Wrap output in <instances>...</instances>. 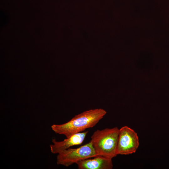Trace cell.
I'll use <instances>...</instances> for the list:
<instances>
[{"label":"cell","mask_w":169,"mask_h":169,"mask_svg":"<svg viewBox=\"0 0 169 169\" xmlns=\"http://www.w3.org/2000/svg\"><path fill=\"white\" fill-rule=\"evenodd\" d=\"M98 156L91 142L76 148H69L58 154L57 164L68 167L78 162Z\"/></svg>","instance_id":"obj_3"},{"label":"cell","mask_w":169,"mask_h":169,"mask_svg":"<svg viewBox=\"0 0 169 169\" xmlns=\"http://www.w3.org/2000/svg\"><path fill=\"white\" fill-rule=\"evenodd\" d=\"M139 146L138 137L133 130L126 126L119 129L116 150L117 155H127L134 153Z\"/></svg>","instance_id":"obj_4"},{"label":"cell","mask_w":169,"mask_h":169,"mask_svg":"<svg viewBox=\"0 0 169 169\" xmlns=\"http://www.w3.org/2000/svg\"><path fill=\"white\" fill-rule=\"evenodd\" d=\"M119 129L117 127L95 131L90 141L97 155L112 159L117 155Z\"/></svg>","instance_id":"obj_2"},{"label":"cell","mask_w":169,"mask_h":169,"mask_svg":"<svg viewBox=\"0 0 169 169\" xmlns=\"http://www.w3.org/2000/svg\"><path fill=\"white\" fill-rule=\"evenodd\" d=\"M106 113L104 109H91L75 115L68 122L61 124H53L52 130L56 133L68 138L86 129L95 126Z\"/></svg>","instance_id":"obj_1"},{"label":"cell","mask_w":169,"mask_h":169,"mask_svg":"<svg viewBox=\"0 0 169 169\" xmlns=\"http://www.w3.org/2000/svg\"><path fill=\"white\" fill-rule=\"evenodd\" d=\"M88 132L87 131L75 134L61 141H57L54 139H53V144L50 146L51 152L53 154H58L70 147L81 145L84 141Z\"/></svg>","instance_id":"obj_5"},{"label":"cell","mask_w":169,"mask_h":169,"mask_svg":"<svg viewBox=\"0 0 169 169\" xmlns=\"http://www.w3.org/2000/svg\"><path fill=\"white\" fill-rule=\"evenodd\" d=\"M112 159L98 155L80 161L76 164L79 169H111L113 167Z\"/></svg>","instance_id":"obj_6"}]
</instances>
